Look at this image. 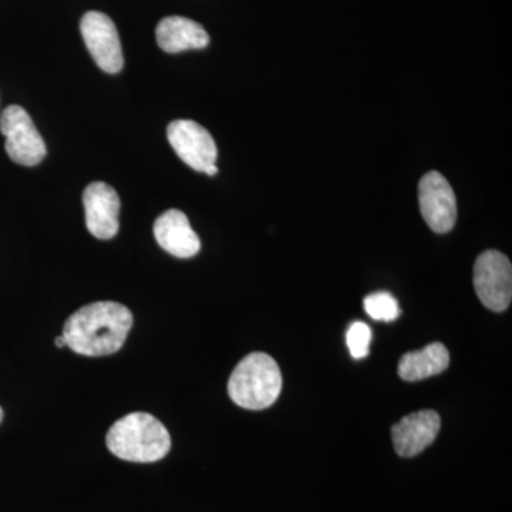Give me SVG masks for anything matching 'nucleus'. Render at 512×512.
I'll return each instance as SVG.
<instances>
[{"mask_svg": "<svg viewBox=\"0 0 512 512\" xmlns=\"http://www.w3.org/2000/svg\"><path fill=\"white\" fill-rule=\"evenodd\" d=\"M133 326V315L117 302L83 306L64 323L67 348L83 356H107L119 352Z\"/></svg>", "mask_w": 512, "mask_h": 512, "instance_id": "obj_1", "label": "nucleus"}, {"mask_svg": "<svg viewBox=\"0 0 512 512\" xmlns=\"http://www.w3.org/2000/svg\"><path fill=\"white\" fill-rule=\"evenodd\" d=\"M114 456L131 463H154L167 456L171 437L164 424L148 413H131L117 420L107 433Z\"/></svg>", "mask_w": 512, "mask_h": 512, "instance_id": "obj_2", "label": "nucleus"}, {"mask_svg": "<svg viewBox=\"0 0 512 512\" xmlns=\"http://www.w3.org/2000/svg\"><path fill=\"white\" fill-rule=\"evenodd\" d=\"M281 392V369L274 357L266 353H249L238 363L229 377V397L242 409H268L276 402Z\"/></svg>", "mask_w": 512, "mask_h": 512, "instance_id": "obj_3", "label": "nucleus"}, {"mask_svg": "<svg viewBox=\"0 0 512 512\" xmlns=\"http://www.w3.org/2000/svg\"><path fill=\"white\" fill-rule=\"evenodd\" d=\"M0 131L6 138V153L13 163L35 167L45 160V140L23 107L9 106L3 110L0 114Z\"/></svg>", "mask_w": 512, "mask_h": 512, "instance_id": "obj_4", "label": "nucleus"}, {"mask_svg": "<svg viewBox=\"0 0 512 512\" xmlns=\"http://www.w3.org/2000/svg\"><path fill=\"white\" fill-rule=\"evenodd\" d=\"M474 288L485 308L507 311L512 299V266L503 252L485 251L474 264Z\"/></svg>", "mask_w": 512, "mask_h": 512, "instance_id": "obj_5", "label": "nucleus"}, {"mask_svg": "<svg viewBox=\"0 0 512 512\" xmlns=\"http://www.w3.org/2000/svg\"><path fill=\"white\" fill-rule=\"evenodd\" d=\"M84 43L103 72L117 74L124 66L119 32L106 13L87 12L80 22Z\"/></svg>", "mask_w": 512, "mask_h": 512, "instance_id": "obj_6", "label": "nucleus"}, {"mask_svg": "<svg viewBox=\"0 0 512 512\" xmlns=\"http://www.w3.org/2000/svg\"><path fill=\"white\" fill-rule=\"evenodd\" d=\"M420 211L437 234H447L457 221V198L447 178L437 171L424 175L419 184Z\"/></svg>", "mask_w": 512, "mask_h": 512, "instance_id": "obj_7", "label": "nucleus"}, {"mask_svg": "<svg viewBox=\"0 0 512 512\" xmlns=\"http://www.w3.org/2000/svg\"><path fill=\"white\" fill-rule=\"evenodd\" d=\"M167 138L177 156L192 170L205 173L217 164L218 148L210 131L192 120H175L167 128Z\"/></svg>", "mask_w": 512, "mask_h": 512, "instance_id": "obj_8", "label": "nucleus"}, {"mask_svg": "<svg viewBox=\"0 0 512 512\" xmlns=\"http://www.w3.org/2000/svg\"><path fill=\"white\" fill-rule=\"evenodd\" d=\"M86 225L97 239H111L119 234L120 197L111 185L96 181L83 192Z\"/></svg>", "mask_w": 512, "mask_h": 512, "instance_id": "obj_9", "label": "nucleus"}, {"mask_svg": "<svg viewBox=\"0 0 512 512\" xmlns=\"http://www.w3.org/2000/svg\"><path fill=\"white\" fill-rule=\"evenodd\" d=\"M441 419L434 410H420L403 417L392 427L394 450L400 457L423 453L439 436Z\"/></svg>", "mask_w": 512, "mask_h": 512, "instance_id": "obj_10", "label": "nucleus"}, {"mask_svg": "<svg viewBox=\"0 0 512 512\" xmlns=\"http://www.w3.org/2000/svg\"><path fill=\"white\" fill-rule=\"evenodd\" d=\"M154 237L165 252L188 259L200 252L201 241L184 212L168 210L154 222Z\"/></svg>", "mask_w": 512, "mask_h": 512, "instance_id": "obj_11", "label": "nucleus"}, {"mask_svg": "<svg viewBox=\"0 0 512 512\" xmlns=\"http://www.w3.org/2000/svg\"><path fill=\"white\" fill-rule=\"evenodd\" d=\"M158 46L165 53L185 52V50L204 49L210 45V36L200 23L183 18L168 16L158 23L156 29Z\"/></svg>", "mask_w": 512, "mask_h": 512, "instance_id": "obj_12", "label": "nucleus"}, {"mask_svg": "<svg viewBox=\"0 0 512 512\" xmlns=\"http://www.w3.org/2000/svg\"><path fill=\"white\" fill-rule=\"evenodd\" d=\"M450 366V353L440 342L406 353L399 362V376L406 382H420L440 375Z\"/></svg>", "mask_w": 512, "mask_h": 512, "instance_id": "obj_13", "label": "nucleus"}, {"mask_svg": "<svg viewBox=\"0 0 512 512\" xmlns=\"http://www.w3.org/2000/svg\"><path fill=\"white\" fill-rule=\"evenodd\" d=\"M365 311L370 318L392 322L400 316L399 302L387 292L370 293L363 301Z\"/></svg>", "mask_w": 512, "mask_h": 512, "instance_id": "obj_14", "label": "nucleus"}, {"mask_svg": "<svg viewBox=\"0 0 512 512\" xmlns=\"http://www.w3.org/2000/svg\"><path fill=\"white\" fill-rule=\"evenodd\" d=\"M372 329L365 322H353L346 333V343L353 359H363L369 355Z\"/></svg>", "mask_w": 512, "mask_h": 512, "instance_id": "obj_15", "label": "nucleus"}, {"mask_svg": "<svg viewBox=\"0 0 512 512\" xmlns=\"http://www.w3.org/2000/svg\"><path fill=\"white\" fill-rule=\"evenodd\" d=\"M57 348H67V340L64 338L63 333L60 336H57L55 340Z\"/></svg>", "mask_w": 512, "mask_h": 512, "instance_id": "obj_16", "label": "nucleus"}, {"mask_svg": "<svg viewBox=\"0 0 512 512\" xmlns=\"http://www.w3.org/2000/svg\"><path fill=\"white\" fill-rule=\"evenodd\" d=\"M205 174L207 175H217L218 174V168H217V164H214V165H210V167L207 168V170H205Z\"/></svg>", "mask_w": 512, "mask_h": 512, "instance_id": "obj_17", "label": "nucleus"}, {"mask_svg": "<svg viewBox=\"0 0 512 512\" xmlns=\"http://www.w3.org/2000/svg\"><path fill=\"white\" fill-rule=\"evenodd\" d=\"M2 419H3V410H2V407H0V423H2Z\"/></svg>", "mask_w": 512, "mask_h": 512, "instance_id": "obj_18", "label": "nucleus"}]
</instances>
